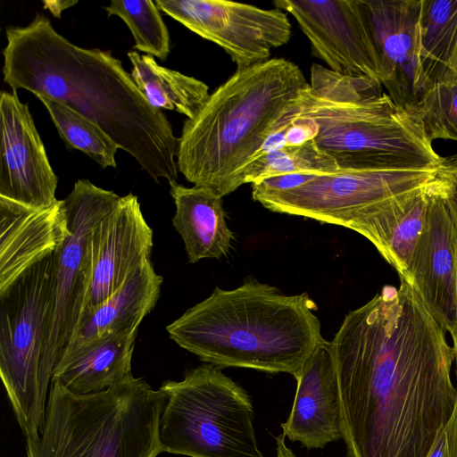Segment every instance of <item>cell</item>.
<instances>
[{
	"instance_id": "6da1fadb",
	"label": "cell",
	"mask_w": 457,
	"mask_h": 457,
	"mask_svg": "<svg viewBox=\"0 0 457 457\" xmlns=\"http://www.w3.org/2000/svg\"><path fill=\"white\" fill-rule=\"evenodd\" d=\"M400 279L350 311L328 342L347 457H426L456 407L453 347Z\"/></svg>"
},
{
	"instance_id": "7a4b0ae2",
	"label": "cell",
	"mask_w": 457,
	"mask_h": 457,
	"mask_svg": "<svg viewBox=\"0 0 457 457\" xmlns=\"http://www.w3.org/2000/svg\"><path fill=\"white\" fill-rule=\"evenodd\" d=\"M5 33L3 75L12 92L64 104L99 126L155 181L178 182L179 137L111 51L74 45L40 13Z\"/></svg>"
},
{
	"instance_id": "3957f363",
	"label": "cell",
	"mask_w": 457,
	"mask_h": 457,
	"mask_svg": "<svg viewBox=\"0 0 457 457\" xmlns=\"http://www.w3.org/2000/svg\"><path fill=\"white\" fill-rule=\"evenodd\" d=\"M307 293L287 295L255 278L210 296L166 327L179 346L203 361L295 376L327 341Z\"/></svg>"
},
{
	"instance_id": "277c9868",
	"label": "cell",
	"mask_w": 457,
	"mask_h": 457,
	"mask_svg": "<svg viewBox=\"0 0 457 457\" xmlns=\"http://www.w3.org/2000/svg\"><path fill=\"white\" fill-rule=\"evenodd\" d=\"M308 86L300 68L284 58L237 69L185 120L179 172L221 197L237 190L274 126Z\"/></svg>"
},
{
	"instance_id": "5b68a950",
	"label": "cell",
	"mask_w": 457,
	"mask_h": 457,
	"mask_svg": "<svg viewBox=\"0 0 457 457\" xmlns=\"http://www.w3.org/2000/svg\"><path fill=\"white\" fill-rule=\"evenodd\" d=\"M376 80L311 67V82L273 130L295 118L316 127L317 145L340 170H430L445 159L422 125L381 90Z\"/></svg>"
},
{
	"instance_id": "8992f818",
	"label": "cell",
	"mask_w": 457,
	"mask_h": 457,
	"mask_svg": "<svg viewBox=\"0 0 457 457\" xmlns=\"http://www.w3.org/2000/svg\"><path fill=\"white\" fill-rule=\"evenodd\" d=\"M165 401L132 372L90 395L51 384L39 434L26 438L27 457H157Z\"/></svg>"
},
{
	"instance_id": "52a82bcc",
	"label": "cell",
	"mask_w": 457,
	"mask_h": 457,
	"mask_svg": "<svg viewBox=\"0 0 457 457\" xmlns=\"http://www.w3.org/2000/svg\"><path fill=\"white\" fill-rule=\"evenodd\" d=\"M159 438L162 452L188 457H263L248 393L220 367L204 364L167 380Z\"/></svg>"
},
{
	"instance_id": "ba28073f",
	"label": "cell",
	"mask_w": 457,
	"mask_h": 457,
	"mask_svg": "<svg viewBox=\"0 0 457 457\" xmlns=\"http://www.w3.org/2000/svg\"><path fill=\"white\" fill-rule=\"evenodd\" d=\"M55 253L0 293V375L25 438L38 436L53 371L46 360Z\"/></svg>"
},
{
	"instance_id": "9c48e42d",
	"label": "cell",
	"mask_w": 457,
	"mask_h": 457,
	"mask_svg": "<svg viewBox=\"0 0 457 457\" xmlns=\"http://www.w3.org/2000/svg\"><path fill=\"white\" fill-rule=\"evenodd\" d=\"M440 169L339 170L313 174L306 183L288 190L252 196L274 212L346 228L355 217L430 183Z\"/></svg>"
},
{
	"instance_id": "30bf717a",
	"label": "cell",
	"mask_w": 457,
	"mask_h": 457,
	"mask_svg": "<svg viewBox=\"0 0 457 457\" xmlns=\"http://www.w3.org/2000/svg\"><path fill=\"white\" fill-rule=\"evenodd\" d=\"M120 195L87 179H79L63 199L69 235L55 252L53 302L46 346L54 369L70 342L81 314L91 272V240L102 218Z\"/></svg>"
},
{
	"instance_id": "8fae6325",
	"label": "cell",
	"mask_w": 457,
	"mask_h": 457,
	"mask_svg": "<svg viewBox=\"0 0 457 457\" xmlns=\"http://www.w3.org/2000/svg\"><path fill=\"white\" fill-rule=\"evenodd\" d=\"M158 9L201 37L220 46L245 68L270 59L288 43L291 23L278 8L262 9L224 0H156Z\"/></svg>"
},
{
	"instance_id": "7c38bea8",
	"label": "cell",
	"mask_w": 457,
	"mask_h": 457,
	"mask_svg": "<svg viewBox=\"0 0 457 457\" xmlns=\"http://www.w3.org/2000/svg\"><path fill=\"white\" fill-rule=\"evenodd\" d=\"M308 38L315 56L338 74L381 84L379 54L362 0H277Z\"/></svg>"
},
{
	"instance_id": "4fadbf2b",
	"label": "cell",
	"mask_w": 457,
	"mask_h": 457,
	"mask_svg": "<svg viewBox=\"0 0 457 457\" xmlns=\"http://www.w3.org/2000/svg\"><path fill=\"white\" fill-rule=\"evenodd\" d=\"M379 54L386 94L413 119L431 87L423 64L422 0H362Z\"/></svg>"
},
{
	"instance_id": "5bb4252c",
	"label": "cell",
	"mask_w": 457,
	"mask_h": 457,
	"mask_svg": "<svg viewBox=\"0 0 457 457\" xmlns=\"http://www.w3.org/2000/svg\"><path fill=\"white\" fill-rule=\"evenodd\" d=\"M152 247L153 230L137 196H120L94 230L90 280L78 324L150 260Z\"/></svg>"
},
{
	"instance_id": "9a60e30c",
	"label": "cell",
	"mask_w": 457,
	"mask_h": 457,
	"mask_svg": "<svg viewBox=\"0 0 457 457\" xmlns=\"http://www.w3.org/2000/svg\"><path fill=\"white\" fill-rule=\"evenodd\" d=\"M431 315L452 337L457 334V232L440 172L430 196L423 231L408 274Z\"/></svg>"
},
{
	"instance_id": "2e32d148",
	"label": "cell",
	"mask_w": 457,
	"mask_h": 457,
	"mask_svg": "<svg viewBox=\"0 0 457 457\" xmlns=\"http://www.w3.org/2000/svg\"><path fill=\"white\" fill-rule=\"evenodd\" d=\"M0 117V196L33 207L54 204L58 179L28 104L3 91Z\"/></svg>"
},
{
	"instance_id": "e0dca14e",
	"label": "cell",
	"mask_w": 457,
	"mask_h": 457,
	"mask_svg": "<svg viewBox=\"0 0 457 457\" xmlns=\"http://www.w3.org/2000/svg\"><path fill=\"white\" fill-rule=\"evenodd\" d=\"M292 410L281 428L286 437L306 449H321L343 439L339 390L328 348L319 346L294 376Z\"/></svg>"
},
{
	"instance_id": "ac0fdd59",
	"label": "cell",
	"mask_w": 457,
	"mask_h": 457,
	"mask_svg": "<svg viewBox=\"0 0 457 457\" xmlns=\"http://www.w3.org/2000/svg\"><path fill=\"white\" fill-rule=\"evenodd\" d=\"M68 235L63 200L33 207L0 196V293L55 253Z\"/></svg>"
},
{
	"instance_id": "d6986e66",
	"label": "cell",
	"mask_w": 457,
	"mask_h": 457,
	"mask_svg": "<svg viewBox=\"0 0 457 457\" xmlns=\"http://www.w3.org/2000/svg\"><path fill=\"white\" fill-rule=\"evenodd\" d=\"M437 177L383 207L355 217L346 226L370 241L400 278L408 274Z\"/></svg>"
},
{
	"instance_id": "ffe728a7",
	"label": "cell",
	"mask_w": 457,
	"mask_h": 457,
	"mask_svg": "<svg viewBox=\"0 0 457 457\" xmlns=\"http://www.w3.org/2000/svg\"><path fill=\"white\" fill-rule=\"evenodd\" d=\"M137 331L138 328L127 329L64 352L54 369L51 384L79 395L112 387L131 372Z\"/></svg>"
},
{
	"instance_id": "44dd1931",
	"label": "cell",
	"mask_w": 457,
	"mask_h": 457,
	"mask_svg": "<svg viewBox=\"0 0 457 457\" xmlns=\"http://www.w3.org/2000/svg\"><path fill=\"white\" fill-rule=\"evenodd\" d=\"M162 280L151 259L145 262L115 293L79 320L63 353L138 328L155 306Z\"/></svg>"
},
{
	"instance_id": "7402d4cb",
	"label": "cell",
	"mask_w": 457,
	"mask_h": 457,
	"mask_svg": "<svg viewBox=\"0 0 457 457\" xmlns=\"http://www.w3.org/2000/svg\"><path fill=\"white\" fill-rule=\"evenodd\" d=\"M176 211L172 224L180 235L188 262L220 258L232 245L233 233L228 227L222 197L194 186L170 185Z\"/></svg>"
},
{
	"instance_id": "603a6c76",
	"label": "cell",
	"mask_w": 457,
	"mask_h": 457,
	"mask_svg": "<svg viewBox=\"0 0 457 457\" xmlns=\"http://www.w3.org/2000/svg\"><path fill=\"white\" fill-rule=\"evenodd\" d=\"M128 56L134 82L155 109L176 111L192 119L210 96L204 82L159 65L153 55L130 51Z\"/></svg>"
},
{
	"instance_id": "cb8c5ba5",
	"label": "cell",
	"mask_w": 457,
	"mask_h": 457,
	"mask_svg": "<svg viewBox=\"0 0 457 457\" xmlns=\"http://www.w3.org/2000/svg\"><path fill=\"white\" fill-rule=\"evenodd\" d=\"M420 24L431 86L457 81V0H422Z\"/></svg>"
},
{
	"instance_id": "d4e9b609",
	"label": "cell",
	"mask_w": 457,
	"mask_h": 457,
	"mask_svg": "<svg viewBox=\"0 0 457 457\" xmlns=\"http://www.w3.org/2000/svg\"><path fill=\"white\" fill-rule=\"evenodd\" d=\"M47 109L61 137L95 160L102 168L116 167L119 146L96 123L64 104L37 96Z\"/></svg>"
},
{
	"instance_id": "484cf974",
	"label": "cell",
	"mask_w": 457,
	"mask_h": 457,
	"mask_svg": "<svg viewBox=\"0 0 457 457\" xmlns=\"http://www.w3.org/2000/svg\"><path fill=\"white\" fill-rule=\"evenodd\" d=\"M335 159L322 151L314 139L287 145L253 160L245 172V184L287 174H328L339 170Z\"/></svg>"
},
{
	"instance_id": "4316f807",
	"label": "cell",
	"mask_w": 457,
	"mask_h": 457,
	"mask_svg": "<svg viewBox=\"0 0 457 457\" xmlns=\"http://www.w3.org/2000/svg\"><path fill=\"white\" fill-rule=\"evenodd\" d=\"M108 16L120 17L130 29L134 48L164 61L170 53V36L152 0H113L104 7Z\"/></svg>"
},
{
	"instance_id": "83f0119b",
	"label": "cell",
	"mask_w": 457,
	"mask_h": 457,
	"mask_svg": "<svg viewBox=\"0 0 457 457\" xmlns=\"http://www.w3.org/2000/svg\"><path fill=\"white\" fill-rule=\"evenodd\" d=\"M414 119L431 141L457 142V81L432 85L421 98Z\"/></svg>"
},
{
	"instance_id": "f1b7e54d",
	"label": "cell",
	"mask_w": 457,
	"mask_h": 457,
	"mask_svg": "<svg viewBox=\"0 0 457 457\" xmlns=\"http://www.w3.org/2000/svg\"><path fill=\"white\" fill-rule=\"evenodd\" d=\"M426 457H457V404Z\"/></svg>"
},
{
	"instance_id": "f546056e",
	"label": "cell",
	"mask_w": 457,
	"mask_h": 457,
	"mask_svg": "<svg viewBox=\"0 0 457 457\" xmlns=\"http://www.w3.org/2000/svg\"><path fill=\"white\" fill-rule=\"evenodd\" d=\"M440 172L445 179V196L457 232V164L445 162Z\"/></svg>"
},
{
	"instance_id": "4dcf8cb0",
	"label": "cell",
	"mask_w": 457,
	"mask_h": 457,
	"mask_svg": "<svg viewBox=\"0 0 457 457\" xmlns=\"http://www.w3.org/2000/svg\"><path fill=\"white\" fill-rule=\"evenodd\" d=\"M78 4V1L73 0H48L43 1L44 9L48 10L54 17L60 18L61 13L65 9L71 7Z\"/></svg>"
},
{
	"instance_id": "1f68e13d",
	"label": "cell",
	"mask_w": 457,
	"mask_h": 457,
	"mask_svg": "<svg viewBox=\"0 0 457 457\" xmlns=\"http://www.w3.org/2000/svg\"><path fill=\"white\" fill-rule=\"evenodd\" d=\"M276 457H296L293 451L286 444V436L283 434L276 438Z\"/></svg>"
},
{
	"instance_id": "d6a6232c",
	"label": "cell",
	"mask_w": 457,
	"mask_h": 457,
	"mask_svg": "<svg viewBox=\"0 0 457 457\" xmlns=\"http://www.w3.org/2000/svg\"><path fill=\"white\" fill-rule=\"evenodd\" d=\"M452 338H453L454 356H455V361H456V375H457V334L454 335L453 337H452ZM456 391H457V387H456ZM456 404H457V401H456Z\"/></svg>"
},
{
	"instance_id": "836d02e7",
	"label": "cell",
	"mask_w": 457,
	"mask_h": 457,
	"mask_svg": "<svg viewBox=\"0 0 457 457\" xmlns=\"http://www.w3.org/2000/svg\"><path fill=\"white\" fill-rule=\"evenodd\" d=\"M445 161H446V162L451 163V164H457V155L455 157L452 158L451 160H448V161L445 160Z\"/></svg>"
}]
</instances>
